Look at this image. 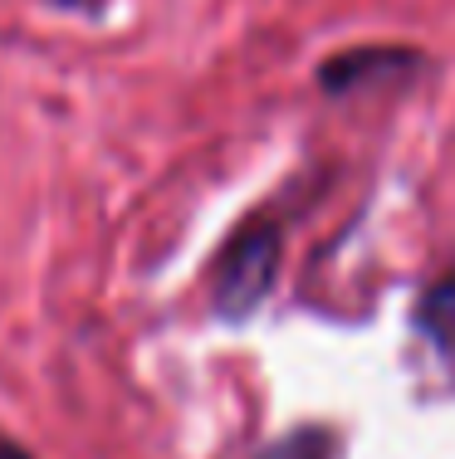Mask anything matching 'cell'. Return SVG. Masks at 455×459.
Instances as JSON below:
<instances>
[{
  "label": "cell",
  "mask_w": 455,
  "mask_h": 459,
  "mask_svg": "<svg viewBox=\"0 0 455 459\" xmlns=\"http://www.w3.org/2000/svg\"><path fill=\"white\" fill-rule=\"evenodd\" d=\"M279 259H284V235L275 225H245L241 235L225 245L221 264L211 279V308L225 323L255 318V308L269 299L279 279Z\"/></svg>",
  "instance_id": "cell-1"
},
{
  "label": "cell",
  "mask_w": 455,
  "mask_h": 459,
  "mask_svg": "<svg viewBox=\"0 0 455 459\" xmlns=\"http://www.w3.org/2000/svg\"><path fill=\"white\" fill-rule=\"evenodd\" d=\"M411 64H421V54L397 49V45H363V49H343V54H333V59H323L319 64V83L328 93H353V89H363V83L382 79L377 69L402 74V69H411Z\"/></svg>",
  "instance_id": "cell-2"
},
{
  "label": "cell",
  "mask_w": 455,
  "mask_h": 459,
  "mask_svg": "<svg viewBox=\"0 0 455 459\" xmlns=\"http://www.w3.org/2000/svg\"><path fill=\"white\" fill-rule=\"evenodd\" d=\"M411 327L416 337H426V347L441 362L455 367V269H446L411 308Z\"/></svg>",
  "instance_id": "cell-3"
},
{
  "label": "cell",
  "mask_w": 455,
  "mask_h": 459,
  "mask_svg": "<svg viewBox=\"0 0 455 459\" xmlns=\"http://www.w3.org/2000/svg\"><path fill=\"white\" fill-rule=\"evenodd\" d=\"M255 459H338V435L328 425H299L275 445H265Z\"/></svg>",
  "instance_id": "cell-4"
},
{
  "label": "cell",
  "mask_w": 455,
  "mask_h": 459,
  "mask_svg": "<svg viewBox=\"0 0 455 459\" xmlns=\"http://www.w3.org/2000/svg\"><path fill=\"white\" fill-rule=\"evenodd\" d=\"M0 459H35V455H30L20 440H10V435H0Z\"/></svg>",
  "instance_id": "cell-5"
}]
</instances>
